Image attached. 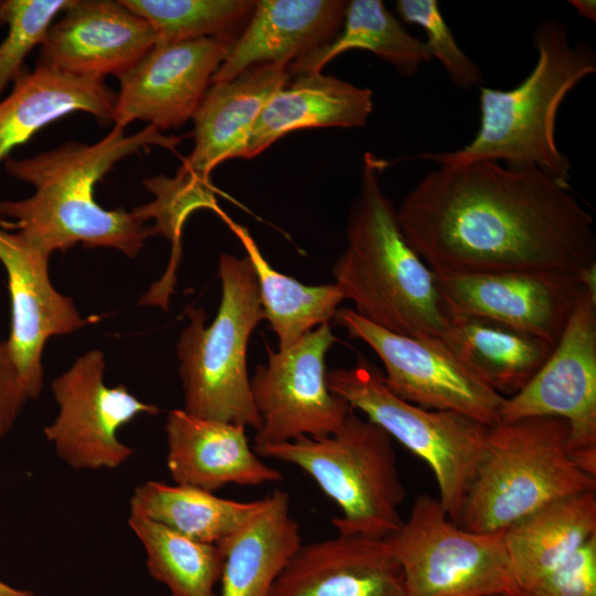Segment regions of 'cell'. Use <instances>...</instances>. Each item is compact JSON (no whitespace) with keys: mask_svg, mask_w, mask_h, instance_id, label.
Here are the masks:
<instances>
[{"mask_svg":"<svg viewBox=\"0 0 596 596\" xmlns=\"http://www.w3.org/2000/svg\"><path fill=\"white\" fill-rule=\"evenodd\" d=\"M0 99V162L39 130L75 111L111 123L117 94L105 78L73 75L36 64L25 68Z\"/></svg>","mask_w":596,"mask_h":596,"instance_id":"7402d4cb","label":"cell"},{"mask_svg":"<svg viewBox=\"0 0 596 596\" xmlns=\"http://www.w3.org/2000/svg\"><path fill=\"white\" fill-rule=\"evenodd\" d=\"M105 368L103 352L91 350L52 382L58 414L44 434L57 457L73 469L118 468L134 454L118 439L119 428L139 415L160 412L123 384L107 386Z\"/></svg>","mask_w":596,"mask_h":596,"instance_id":"4fadbf2b","label":"cell"},{"mask_svg":"<svg viewBox=\"0 0 596 596\" xmlns=\"http://www.w3.org/2000/svg\"><path fill=\"white\" fill-rule=\"evenodd\" d=\"M156 43L151 25L119 0H72L50 26L36 64L77 76L119 77Z\"/></svg>","mask_w":596,"mask_h":596,"instance_id":"e0dca14e","label":"cell"},{"mask_svg":"<svg viewBox=\"0 0 596 596\" xmlns=\"http://www.w3.org/2000/svg\"><path fill=\"white\" fill-rule=\"evenodd\" d=\"M289 79L287 68L262 64L211 83L192 116L194 146L181 166L210 177L217 164L241 158L266 103Z\"/></svg>","mask_w":596,"mask_h":596,"instance_id":"44dd1931","label":"cell"},{"mask_svg":"<svg viewBox=\"0 0 596 596\" xmlns=\"http://www.w3.org/2000/svg\"><path fill=\"white\" fill-rule=\"evenodd\" d=\"M372 110L373 93L369 88L321 72L298 75L268 99L241 158L258 156L295 130L365 127Z\"/></svg>","mask_w":596,"mask_h":596,"instance_id":"603a6c76","label":"cell"},{"mask_svg":"<svg viewBox=\"0 0 596 596\" xmlns=\"http://www.w3.org/2000/svg\"><path fill=\"white\" fill-rule=\"evenodd\" d=\"M262 499L237 501L183 485L148 480L130 498V515L146 518L198 542L216 544L240 529Z\"/></svg>","mask_w":596,"mask_h":596,"instance_id":"4316f807","label":"cell"},{"mask_svg":"<svg viewBox=\"0 0 596 596\" xmlns=\"http://www.w3.org/2000/svg\"><path fill=\"white\" fill-rule=\"evenodd\" d=\"M385 541L405 596H519L502 532L462 529L427 493L416 497L407 520Z\"/></svg>","mask_w":596,"mask_h":596,"instance_id":"9c48e42d","label":"cell"},{"mask_svg":"<svg viewBox=\"0 0 596 596\" xmlns=\"http://www.w3.org/2000/svg\"><path fill=\"white\" fill-rule=\"evenodd\" d=\"M167 466L177 485L215 492L228 485L283 480L251 447L246 427L172 409L166 421Z\"/></svg>","mask_w":596,"mask_h":596,"instance_id":"d6986e66","label":"cell"},{"mask_svg":"<svg viewBox=\"0 0 596 596\" xmlns=\"http://www.w3.org/2000/svg\"><path fill=\"white\" fill-rule=\"evenodd\" d=\"M72 0H0V22L8 32L0 41V99L25 70L30 52L41 46L55 17Z\"/></svg>","mask_w":596,"mask_h":596,"instance_id":"d6a6232c","label":"cell"},{"mask_svg":"<svg viewBox=\"0 0 596 596\" xmlns=\"http://www.w3.org/2000/svg\"><path fill=\"white\" fill-rule=\"evenodd\" d=\"M533 40L538 58L522 82L511 89L480 87V124L471 141L417 158L533 166L570 183L572 166L556 143V117L570 92L596 72V53L585 42L573 44L565 23L555 19L541 21Z\"/></svg>","mask_w":596,"mask_h":596,"instance_id":"277c9868","label":"cell"},{"mask_svg":"<svg viewBox=\"0 0 596 596\" xmlns=\"http://www.w3.org/2000/svg\"><path fill=\"white\" fill-rule=\"evenodd\" d=\"M347 4L341 0L256 1L248 23L211 83L230 81L262 64L288 68L338 35Z\"/></svg>","mask_w":596,"mask_h":596,"instance_id":"ffe728a7","label":"cell"},{"mask_svg":"<svg viewBox=\"0 0 596 596\" xmlns=\"http://www.w3.org/2000/svg\"><path fill=\"white\" fill-rule=\"evenodd\" d=\"M231 46L214 38L157 42L118 77L111 123L125 129L142 120L159 131L183 126L192 119Z\"/></svg>","mask_w":596,"mask_h":596,"instance_id":"5bb4252c","label":"cell"},{"mask_svg":"<svg viewBox=\"0 0 596 596\" xmlns=\"http://www.w3.org/2000/svg\"><path fill=\"white\" fill-rule=\"evenodd\" d=\"M449 317H480L534 334L555 347L579 295L595 284L562 274L436 275Z\"/></svg>","mask_w":596,"mask_h":596,"instance_id":"9a60e30c","label":"cell"},{"mask_svg":"<svg viewBox=\"0 0 596 596\" xmlns=\"http://www.w3.org/2000/svg\"><path fill=\"white\" fill-rule=\"evenodd\" d=\"M337 341L330 323H323L288 349L267 350V363L258 364L249 381L260 418L254 447L322 437L341 426L352 407L330 391L326 365Z\"/></svg>","mask_w":596,"mask_h":596,"instance_id":"7c38bea8","label":"cell"},{"mask_svg":"<svg viewBox=\"0 0 596 596\" xmlns=\"http://www.w3.org/2000/svg\"><path fill=\"white\" fill-rule=\"evenodd\" d=\"M327 382L331 392L428 465L436 478L437 499L457 522L490 426L457 412L427 409L402 400L362 355L352 368L329 370Z\"/></svg>","mask_w":596,"mask_h":596,"instance_id":"ba28073f","label":"cell"},{"mask_svg":"<svg viewBox=\"0 0 596 596\" xmlns=\"http://www.w3.org/2000/svg\"><path fill=\"white\" fill-rule=\"evenodd\" d=\"M270 596H405V590L385 539L338 533L301 543Z\"/></svg>","mask_w":596,"mask_h":596,"instance_id":"ac0fdd59","label":"cell"},{"mask_svg":"<svg viewBox=\"0 0 596 596\" xmlns=\"http://www.w3.org/2000/svg\"><path fill=\"white\" fill-rule=\"evenodd\" d=\"M222 298L205 327V312L188 306V324L177 343L179 374L187 413L244 427H260L247 372V344L264 319L258 285L248 256L222 253L219 259Z\"/></svg>","mask_w":596,"mask_h":596,"instance_id":"8992f818","label":"cell"},{"mask_svg":"<svg viewBox=\"0 0 596 596\" xmlns=\"http://www.w3.org/2000/svg\"><path fill=\"white\" fill-rule=\"evenodd\" d=\"M595 492L550 502L502 532L519 596L596 535Z\"/></svg>","mask_w":596,"mask_h":596,"instance_id":"d4e9b609","label":"cell"},{"mask_svg":"<svg viewBox=\"0 0 596 596\" xmlns=\"http://www.w3.org/2000/svg\"><path fill=\"white\" fill-rule=\"evenodd\" d=\"M568 436V424L556 417L490 426L456 523L472 532L499 533L550 502L596 491V477L571 458Z\"/></svg>","mask_w":596,"mask_h":596,"instance_id":"5b68a950","label":"cell"},{"mask_svg":"<svg viewBox=\"0 0 596 596\" xmlns=\"http://www.w3.org/2000/svg\"><path fill=\"white\" fill-rule=\"evenodd\" d=\"M49 259L18 232L10 233L0 224V262L8 275L11 298L7 343L30 398H36L42 391V353L47 339L86 324L72 299L53 287Z\"/></svg>","mask_w":596,"mask_h":596,"instance_id":"2e32d148","label":"cell"},{"mask_svg":"<svg viewBox=\"0 0 596 596\" xmlns=\"http://www.w3.org/2000/svg\"><path fill=\"white\" fill-rule=\"evenodd\" d=\"M0 596H35L31 590L18 589L0 581Z\"/></svg>","mask_w":596,"mask_h":596,"instance_id":"74e56055","label":"cell"},{"mask_svg":"<svg viewBox=\"0 0 596 596\" xmlns=\"http://www.w3.org/2000/svg\"><path fill=\"white\" fill-rule=\"evenodd\" d=\"M143 185L153 200L136 206L131 212L145 222L153 220L155 234L171 242L172 253L164 275L142 296L140 304L167 309L181 257L184 223L198 210L216 209V198L210 177L194 173L182 166L174 177L158 174L145 179Z\"/></svg>","mask_w":596,"mask_h":596,"instance_id":"4dcf8cb0","label":"cell"},{"mask_svg":"<svg viewBox=\"0 0 596 596\" xmlns=\"http://www.w3.org/2000/svg\"><path fill=\"white\" fill-rule=\"evenodd\" d=\"M29 398L8 343L0 341V445Z\"/></svg>","mask_w":596,"mask_h":596,"instance_id":"d590c367","label":"cell"},{"mask_svg":"<svg viewBox=\"0 0 596 596\" xmlns=\"http://www.w3.org/2000/svg\"><path fill=\"white\" fill-rule=\"evenodd\" d=\"M146 552L149 574L170 596H219L223 554L216 544L191 540L158 522L129 515Z\"/></svg>","mask_w":596,"mask_h":596,"instance_id":"f546056e","label":"cell"},{"mask_svg":"<svg viewBox=\"0 0 596 596\" xmlns=\"http://www.w3.org/2000/svg\"><path fill=\"white\" fill-rule=\"evenodd\" d=\"M251 259L264 319L278 338V350L296 344L315 327L332 321L344 300L334 284L309 286L273 268L247 228L230 223Z\"/></svg>","mask_w":596,"mask_h":596,"instance_id":"f1b7e54d","label":"cell"},{"mask_svg":"<svg viewBox=\"0 0 596 596\" xmlns=\"http://www.w3.org/2000/svg\"><path fill=\"white\" fill-rule=\"evenodd\" d=\"M529 417L565 421L571 458L596 477L595 288L587 287L579 295L560 340L538 373L522 390L504 398L500 422Z\"/></svg>","mask_w":596,"mask_h":596,"instance_id":"30bf717a","label":"cell"},{"mask_svg":"<svg viewBox=\"0 0 596 596\" xmlns=\"http://www.w3.org/2000/svg\"><path fill=\"white\" fill-rule=\"evenodd\" d=\"M393 439L351 409L341 426L322 437L253 447L262 458L305 471L341 510L332 518L338 533L386 539L403 523L405 488Z\"/></svg>","mask_w":596,"mask_h":596,"instance_id":"52a82bcc","label":"cell"},{"mask_svg":"<svg viewBox=\"0 0 596 596\" xmlns=\"http://www.w3.org/2000/svg\"><path fill=\"white\" fill-rule=\"evenodd\" d=\"M436 275L551 273L596 284V233L570 183L533 166L440 163L396 209Z\"/></svg>","mask_w":596,"mask_h":596,"instance_id":"6da1fadb","label":"cell"},{"mask_svg":"<svg viewBox=\"0 0 596 596\" xmlns=\"http://www.w3.org/2000/svg\"><path fill=\"white\" fill-rule=\"evenodd\" d=\"M301 543L289 493L272 491L240 529L216 543L223 554L219 596H270Z\"/></svg>","mask_w":596,"mask_h":596,"instance_id":"cb8c5ba5","label":"cell"},{"mask_svg":"<svg viewBox=\"0 0 596 596\" xmlns=\"http://www.w3.org/2000/svg\"><path fill=\"white\" fill-rule=\"evenodd\" d=\"M351 50L372 52L404 77L414 75L432 60L425 41L408 33L381 0H352L347 4L342 28L327 45L291 63V75L320 73L338 55Z\"/></svg>","mask_w":596,"mask_h":596,"instance_id":"83f0119b","label":"cell"},{"mask_svg":"<svg viewBox=\"0 0 596 596\" xmlns=\"http://www.w3.org/2000/svg\"><path fill=\"white\" fill-rule=\"evenodd\" d=\"M332 321L366 343L385 369L383 381L402 400L427 409L453 411L488 426L500 422L504 396L473 373L436 337L393 333L339 308Z\"/></svg>","mask_w":596,"mask_h":596,"instance_id":"8fae6325","label":"cell"},{"mask_svg":"<svg viewBox=\"0 0 596 596\" xmlns=\"http://www.w3.org/2000/svg\"><path fill=\"white\" fill-rule=\"evenodd\" d=\"M521 596H596V535Z\"/></svg>","mask_w":596,"mask_h":596,"instance_id":"e575fe53","label":"cell"},{"mask_svg":"<svg viewBox=\"0 0 596 596\" xmlns=\"http://www.w3.org/2000/svg\"><path fill=\"white\" fill-rule=\"evenodd\" d=\"M577 13L593 22L596 21V2L594 0H570Z\"/></svg>","mask_w":596,"mask_h":596,"instance_id":"8d00e7d4","label":"cell"},{"mask_svg":"<svg viewBox=\"0 0 596 596\" xmlns=\"http://www.w3.org/2000/svg\"><path fill=\"white\" fill-rule=\"evenodd\" d=\"M440 339L504 397L522 390L554 349L534 334L480 317H450Z\"/></svg>","mask_w":596,"mask_h":596,"instance_id":"484cf974","label":"cell"},{"mask_svg":"<svg viewBox=\"0 0 596 596\" xmlns=\"http://www.w3.org/2000/svg\"><path fill=\"white\" fill-rule=\"evenodd\" d=\"M386 162L363 156L348 216V245L332 266L334 285L363 319L393 333L440 338L450 317L435 274L405 238L380 174Z\"/></svg>","mask_w":596,"mask_h":596,"instance_id":"3957f363","label":"cell"},{"mask_svg":"<svg viewBox=\"0 0 596 596\" xmlns=\"http://www.w3.org/2000/svg\"><path fill=\"white\" fill-rule=\"evenodd\" d=\"M180 141L150 125L132 135L114 126L92 145L68 141L29 158L7 159V172L32 184L34 193L0 202V214L14 219L18 233L49 257L77 244L136 257L156 235L152 226L131 211L100 206L94 198L95 184L124 158L149 146L173 149Z\"/></svg>","mask_w":596,"mask_h":596,"instance_id":"7a4b0ae2","label":"cell"},{"mask_svg":"<svg viewBox=\"0 0 596 596\" xmlns=\"http://www.w3.org/2000/svg\"><path fill=\"white\" fill-rule=\"evenodd\" d=\"M395 10L403 21L424 30L432 60L444 66L454 85L469 91L483 83L481 70L458 45L436 0H397Z\"/></svg>","mask_w":596,"mask_h":596,"instance_id":"836d02e7","label":"cell"},{"mask_svg":"<svg viewBox=\"0 0 596 596\" xmlns=\"http://www.w3.org/2000/svg\"><path fill=\"white\" fill-rule=\"evenodd\" d=\"M145 19L157 42L214 38L234 43L248 23L254 0H119Z\"/></svg>","mask_w":596,"mask_h":596,"instance_id":"1f68e13d","label":"cell"}]
</instances>
